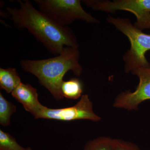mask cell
<instances>
[{
    "mask_svg": "<svg viewBox=\"0 0 150 150\" xmlns=\"http://www.w3.org/2000/svg\"><path fill=\"white\" fill-rule=\"evenodd\" d=\"M20 7H7L9 18L17 28L26 29L54 55L61 54L65 47L79 48L76 38L68 26H62L46 13L38 11L28 0H18Z\"/></svg>",
    "mask_w": 150,
    "mask_h": 150,
    "instance_id": "obj_1",
    "label": "cell"
},
{
    "mask_svg": "<svg viewBox=\"0 0 150 150\" xmlns=\"http://www.w3.org/2000/svg\"><path fill=\"white\" fill-rule=\"evenodd\" d=\"M79 58V48L65 47L61 54L54 58L41 60H22L21 65L25 71L36 76L40 85L49 91L55 99L59 100L64 98L61 86L66 73L72 71L79 77L82 73Z\"/></svg>",
    "mask_w": 150,
    "mask_h": 150,
    "instance_id": "obj_2",
    "label": "cell"
},
{
    "mask_svg": "<svg viewBox=\"0 0 150 150\" xmlns=\"http://www.w3.org/2000/svg\"><path fill=\"white\" fill-rule=\"evenodd\" d=\"M106 21L126 35L131 43V48L123 56L125 72L131 73L138 68L150 67L146 57V52L150 51V34L137 28L128 18L108 15Z\"/></svg>",
    "mask_w": 150,
    "mask_h": 150,
    "instance_id": "obj_3",
    "label": "cell"
},
{
    "mask_svg": "<svg viewBox=\"0 0 150 150\" xmlns=\"http://www.w3.org/2000/svg\"><path fill=\"white\" fill-rule=\"evenodd\" d=\"M39 10L62 26L80 20L87 23L99 21L83 8L79 0H35Z\"/></svg>",
    "mask_w": 150,
    "mask_h": 150,
    "instance_id": "obj_4",
    "label": "cell"
},
{
    "mask_svg": "<svg viewBox=\"0 0 150 150\" xmlns=\"http://www.w3.org/2000/svg\"><path fill=\"white\" fill-rule=\"evenodd\" d=\"M88 7L95 11L113 13L117 11H126L137 18L134 25L139 29H150V0H114L111 1L84 0Z\"/></svg>",
    "mask_w": 150,
    "mask_h": 150,
    "instance_id": "obj_5",
    "label": "cell"
},
{
    "mask_svg": "<svg viewBox=\"0 0 150 150\" xmlns=\"http://www.w3.org/2000/svg\"><path fill=\"white\" fill-rule=\"evenodd\" d=\"M45 119L64 121L88 120L96 122L101 118L94 112L93 103L88 95H83L76 104L64 108H44L35 119Z\"/></svg>",
    "mask_w": 150,
    "mask_h": 150,
    "instance_id": "obj_6",
    "label": "cell"
},
{
    "mask_svg": "<svg viewBox=\"0 0 150 150\" xmlns=\"http://www.w3.org/2000/svg\"><path fill=\"white\" fill-rule=\"evenodd\" d=\"M131 73L138 77L139 84L134 92L128 91L119 94L113 103L114 107L137 110L141 103L150 100V67L138 68Z\"/></svg>",
    "mask_w": 150,
    "mask_h": 150,
    "instance_id": "obj_7",
    "label": "cell"
},
{
    "mask_svg": "<svg viewBox=\"0 0 150 150\" xmlns=\"http://www.w3.org/2000/svg\"><path fill=\"white\" fill-rule=\"evenodd\" d=\"M11 94L15 99L22 104L25 110L31 113L35 119L46 107L38 100L37 89L29 84L21 83Z\"/></svg>",
    "mask_w": 150,
    "mask_h": 150,
    "instance_id": "obj_8",
    "label": "cell"
},
{
    "mask_svg": "<svg viewBox=\"0 0 150 150\" xmlns=\"http://www.w3.org/2000/svg\"><path fill=\"white\" fill-rule=\"evenodd\" d=\"M22 83L15 68H0V88L7 93L12 92Z\"/></svg>",
    "mask_w": 150,
    "mask_h": 150,
    "instance_id": "obj_9",
    "label": "cell"
},
{
    "mask_svg": "<svg viewBox=\"0 0 150 150\" xmlns=\"http://www.w3.org/2000/svg\"><path fill=\"white\" fill-rule=\"evenodd\" d=\"M83 88L81 82L76 78L64 81L61 86L62 96L68 99L76 100L82 96Z\"/></svg>",
    "mask_w": 150,
    "mask_h": 150,
    "instance_id": "obj_10",
    "label": "cell"
},
{
    "mask_svg": "<svg viewBox=\"0 0 150 150\" xmlns=\"http://www.w3.org/2000/svg\"><path fill=\"white\" fill-rule=\"evenodd\" d=\"M16 111V106L13 103L9 101L0 93V124L4 127H7L11 124L12 115Z\"/></svg>",
    "mask_w": 150,
    "mask_h": 150,
    "instance_id": "obj_11",
    "label": "cell"
},
{
    "mask_svg": "<svg viewBox=\"0 0 150 150\" xmlns=\"http://www.w3.org/2000/svg\"><path fill=\"white\" fill-rule=\"evenodd\" d=\"M83 150H115L114 139L101 137L86 143Z\"/></svg>",
    "mask_w": 150,
    "mask_h": 150,
    "instance_id": "obj_12",
    "label": "cell"
},
{
    "mask_svg": "<svg viewBox=\"0 0 150 150\" xmlns=\"http://www.w3.org/2000/svg\"><path fill=\"white\" fill-rule=\"evenodd\" d=\"M0 150H34L30 147L25 148L10 134L0 129Z\"/></svg>",
    "mask_w": 150,
    "mask_h": 150,
    "instance_id": "obj_13",
    "label": "cell"
},
{
    "mask_svg": "<svg viewBox=\"0 0 150 150\" xmlns=\"http://www.w3.org/2000/svg\"><path fill=\"white\" fill-rule=\"evenodd\" d=\"M114 144L115 150H142L136 144L120 139H114Z\"/></svg>",
    "mask_w": 150,
    "mask_h": 150,
    "instance_id": "obj_14",
    "label": "cell"
}]
</instances>
